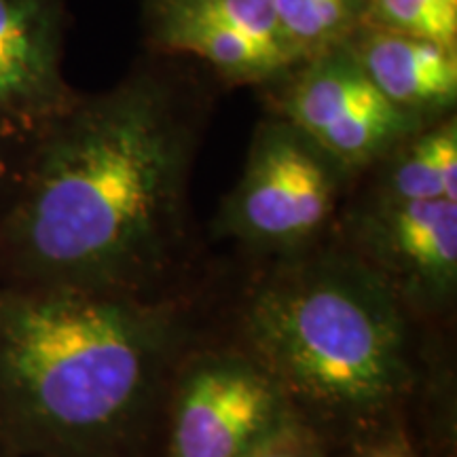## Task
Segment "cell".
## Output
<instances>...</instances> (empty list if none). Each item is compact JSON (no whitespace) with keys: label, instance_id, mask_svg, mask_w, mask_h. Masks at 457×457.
<instances>
[{"label":"cell","instance_id":"11","mask_svg":"<svg viewBox=\"0 0 457 457\" xmlns=\"http://www.w3.org/2000/svg\"><path fill=\"white\" fill-rule=\"evenodd\" d=\"M286 49L296 64L339 47L367 20L369 0H271Z\"/></svg>","mask_w":457,"mask_h":457},{"label":"cell","instance_id":"2","mask_svg":"<svg viewBox=\"0 0 457 457\" xmlns=\"http://www.w3.org/2000/svg\"><path fill=\"white\" fill-rule=\"evenodd\" d=\"M185 343L171 301L0 282V445L15 457H123Z\"/></svg>","mask_w":457,"mask_h":457},{"label":"cell","instance_id":"14","mask_svg":"<svg viewBox=\"0 0 457 457\" xmlns=\"http://www.w3.org/2000/svg\"><path fill=\"white\" fill-rule=\"evenodd\" d=\"M34 136L37 134H26L13 125L0 121V205L4 204L15 185L21 162H24Z\"/></svg>","mask_w":457,"mask_h":457},{"label":"cell","instance_id":"1","mask_svg":"<svg viewBox=\"0 0 457 457\" xmlns=\"http://www.w3.org/2000/svg\"><path fill=\"white\" fill-rule=\"evenodd\" d=\"M193 131L162 79L77 98L0 205V282L148 295L179 242Z\"/></svg>","mask_w":457,"mask_h":457},{"label":"cell","instance_id":"6","mask_svg":"<svg viewBox=\"0 0 457 457\" xmlns=\"http://www.w3.org/2000/svg\"><path fill=\"white\" fill-rule=\"evenodd\" d=\"M170 390L165 457H244L295 415L248 352L188 358Z\"/></svg>","mask_w":457,"mask_h":457},{"label":"cell","instance_id":"4","mask_svg":"<svg viewBox=\"0 0 457 457\" xmlns=\"http://www.w3.org/2000/svg\"><path fill=\"white\" fill-rule=\"evenodd\" d=\"M350 176L282 117L259 125L219 214L225 236L278 259L318 245Z\"/></svg>","mask_w":457,"mask_h":457},{"label":"cell","instance_id":"10","mask_svg":"<svg viewBox=\"0 0 457 457\" xmlns=\"http://www.w3.org/2000/svg\"><path fill=\"white\" fill-rule=\"evenodd\" d=\"M373 197L387 202H457L455 114L424 125L375 165Z\"/></svg>","mask_w":457,"mask_h":457},{"label":"cell","instance_id":"8","mask_svg":"<svg viewBox=\"0 0 457 457\" xmlns=\"http://www.w3.org/2000/svg\"><path fill=\"white\" fill-rule=\"evenodd\" d=\"M64 0H0V121L38 134L77 100L68 87Z\"/></svg>","mask_w":457,"mask_h":457},{"label":"cell","instance_id":"7","mask_svg":"<svg viewBox=\"0 0 457 457\" xmlns=\"http://www.w3.org/2000/svg\"><path fill=\"white\" fill-rule=\"evenodd\" d=\"M350 250L404 303L428 313L453 303L457 202H387L370 197L352 219Z\"/></svg>","mask_w":457,"mask_h":457},{"label":"cell","instance_id":"9","mask_svg":"<svg viewBox=\"0 0 457 457\" xmlns=\"http://www.w3.org/2000/svg\"><path fill=\"white\" fill-rule=\"evenodd\" d=\"M347 49L387 102L430 125L457 104V47L362 24Z\"/></svg>","mask_w":457,"mask_h":457},{"label":"cell","instance_id":"5","mask_svg":"<svg viewBox=\"0 0 457 457\" xmlns=\"http://www.w3.org/2000/svg\"><path fill=\"white\" fill-rule=\"evenodd\" d=\"M278 102V117L339 165L347 176L373 170L424 123L398 111L370 83L345 45L296 64Z\"/></svg>","mask_w":457,"mask_h":457},{"label":"cell","instance_id":"16","mask_svg":"<svg viewBox=\"0 0 457 457\" xmlns=\"http://www.w3.org/2000/svg\"><path fill=\"white\" fill-rule=\"evenodd\" d=\"M0 457H15V455L11 453V451L4 447V445H0Z\"/></svg>","mask_w":457,"mask_h":457},{"label":"cell","instance_id":"17","mask_svg":"<svg viewBox=\"0 0 457 457\" xmlns=\"http://www.w3.org/2000/svg\"><path fill=\"white\" fill-rule=\"evenodd\" d=\"M54 457H81V455H54Z\"/></svg>","mask_w":457,"mask_h":457},{"label":"cell","instance_id":"12","mask_svg":"<svg viewBox=\"0 0 457 457\" xmlns=\"http://www.w3.org/2000/svg\"><path fill=\"white\" fill-rule=\"evenodd\" d=\"M364 24L457 47V0H369Z\"/></svg>","mask_w":457,"mask_h":457},{"label":"cell","instance_id":"15","mask_svg":"<svg viewBox=\"0 0 457 457\" xmlns=\"http://www.w3.org/2000/svg\"><path fill=\"white\" fill-rule=\"evenodd\" d=\"M358 457H409V455L396 447H379V449L364 451V453Z\"/></svg>","mask_w":457,"mask_h":457},{"label":"cell","instance_id":"13","mask_svg":"<svg viewBox=\"0 0 457 457\" xmlns=\"http://www.w3.org/2000/svg\"><path fill=\"white\" fill-rule=\"evenodd\" d=\"M244 457H322L318 434L293 415Z\"/></svg>","mask_w":457,"mask_h":457},{"label":"cell","instance_id":"3","mask_svg":"<svg viewBox=\"0 0 457 457\" xmlns=\"http://www.w3.org/2000/svg\"><path fill=\"white\" fill-rule=\"evenodd\" d=\"M245 352L316 430H367L413 384L407 307L350 248L278 259L244 307Z\"/></svg>","mask_w":457,"mask_h":457}]
</instances>
